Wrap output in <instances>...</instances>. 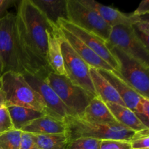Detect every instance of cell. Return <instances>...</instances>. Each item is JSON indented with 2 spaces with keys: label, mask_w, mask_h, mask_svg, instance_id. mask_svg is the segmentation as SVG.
I'll use <instances>...</instances> for the list:
<instances>
[{
  "label": "cell",
  "mask_w": 149,
  "mask_h": 149,
  "mask_svg": "<svg viewBox=\"0 0 149 149\" xmlns=\"http://www.w3.org/2000/svg\"><path fill=\"white\" fill-rule=\"evenodd\" d=\"M107 44L110 52L117 61L119 71L116 72L143 97L149 99V66L118 47Z\"/></svg>",
  "instance_id": "cell-6"
},
{
  "label": "cell",
  "mask_w": 149,
  "mask_h": 149,
  "mask_svg": "<svg viewBox=\"0 0 149 149\" xmlns=\"http://www.w3.org/2000/svg\"><path fill=\"white\" fill-rule=\"evenodd\" d=\"M132 149H149V136L134 138L130 141Z\"/></svg>",
  "instance_id": "cell-30"
},
{
  "label": "cell",
  "mask_w": 149,
  "mask_h": 149,
  "mask_svg": "<svg viewBox=\"0 0 149 149\" xmlns=\"http://www.w3.org/2000/svg\"><path fill=\"white\" fill-rule=\"evenodd\" d=\"M149 13V1L148 0H143L139 4L138 8L132 13L134 15L138 17H141Z\"/></svg>",
  "instance_id": "cell-31"
},
{
  "label": "cell",
  "mask_w": 149,
  "mask_h": 149,
  "mask_svg": "<svg viewBox=\"0 0 149 149\" xmlns=\"http://www.w3.org/2000/svg\"><path fill=\"white\" fill-rule=\"evenodd\" d=\"M20 131L36 135H65L66 126L64 121L45 115L28 123L20 129Z\"/></svg>",
  "instance_id": "cell-16"
},
{
  "label": "cell",
  "mask_w": 149,
  "mask_h": 149,
  "mask_svg": "<svg viewBox=\"0 0 149 149\" xmlns=\"http://www.w3.org/2000/svg\"><path fill=\"white\" fill-rule=\"evenodd\" d=\"M0 58L4 66V73H26L17 39L16 15L13 13H7L0 19Z\"/></svg>",
  "instance_id": "cell-4"
},
{
  "label": "cell",
  "mask_w": 149,
  "mask_h": 149,
  "mask_svg": "<svg viewBox=\"0 0 149 149\" xmlns=\"http://www.w3.org/2000/svg\"><path fill=\"white\" fill-rule=\"evenodd\" d=\"M49 22L58 26L60 19L67 20V0H31Z\"/></svg>",
  "instance_id": "cell-20"
},
{
  "label": "cell",
  "mask_w": 149,
  "mask_h": 149,
  "mask_svg": "<svg viewBox=\"0 0 149 149\" xmlns=\"http://www.w3.org/2000/svg\"><path fill=\"white\" fill-rule=\"evenodd\" d=\"M100 149H132V146L130 141L103 140Z\"/></svg>",
  "instance_id": "cell-27"
},
{
  "label": "cell",
  "mask_w": 149,
  "mask_h": 149,
  "mask_svg": "<svg viewBox=\"0 0 149 149\" xmlns=\"http://www.w3.org/2000/svg\"><path fill=\"white\" fill-rule=\"evenodd\" d=\"M15 15L17 39L26 73L51 71L47 59L46 31L52 23L31 0H21Z\"/></svg>",
  "instance_id": "cell-1"
},
{
  "label": "cell",
  "mask_w": 149,
  "mask_h": 149,
  "mask_svg": "<svg viewBox=\"0 0 149 149\" xmlns=\"http://www.w3.org/2000/svg\"><path fill=\"white\" fill-rule=\"evenodd\" d=\"M46 33L47 36V59L49 68L56 74L66 77L61 47L60 28L52 23L51 27L47 29Z\"/></svg>",
  "instance_id": "cell-13"
},
{
  "label": "cell",
  "mask_w": 149,
  "mask_h": 149,
  "mask_svg": "<svg viewBox=\"0 0 149 149\" xmlns=\"http://www.w3.org/2000/svg\"><path fill=\"white\" fill-rule=\"evenodd\" d=\"M3 107H6L5 106V94H4V91L2 90V87H1V79H0V109Z\"/></svg>",
  "instance_id": "cell-33"
},
{
  "label": "cell",
  "mask_w": 149,
  "mask_h": 149,
  "mask_svg": "<svg viewBox=\"0 0 149 149\" xmlns=\"http://www.w3.org/2000/svg\"><path fill=\"white\" fill-rule=\"evenodd\" d=\"M47 81L66 107L70 116L81 118L88 106L92 97L84 89L73 84L65 76L50 71L46 77Z\"/></svg>",
  "instance_id": "cell-5"
},
{
  "label": "cell",
  "mask_w": 149,
  "mask_h": 149,
  "mask_svg": "<svg viewBox=\"0 0 149 149\" xmlns=\"http://www.w3.org/2000/svg\"><path fill=\"white\" fill-rule=\"evenodd\" d=\"M58 26L63 28L68 31L71 32L88 47H90L95 53L97 54L100 58L106 61L113 70L117 72L119 71L117 61L108 48L106 41L91 32L75 26L68 20L60 19L58 22Z\"/></svg>",
  "instance_id": "cell-11"
},
{
  "label": "cell",
  "mask_w": 149,
  "mask_h": 149,
  "mask_svg": "<svg viewBox=\"0 0 149 149\" xmlns=\"http://www.w3.org/2000/svg\"><path fill=\"white\" fill-rule=\"evenodd\" d=\"M7 108L10 115L13 127L17 130H20L23 126L33 120L47 115L42 112L20 106H12Z\"/></svg>",
  "instance_id": "cell-21"
},
{
  "label": "cell",
  "mask_w": 149,
  "mask_h": 149,
  "mask_svg": "<svg viewBox=\"0 0 149 149\" xmlns=\"http://www.w3.org/2000/svg\"><path fill=\"white\" fill-rule=\"evenodd\" d=\"M50 71H39L35 74L26 73L23 74L28 84L34 90L45 102L52 116L59 120L64 121L70 113L63 102L47 81V76Z\"/></svg>",
  "instance_id": "cell-10"
},
{
  "label": "cell",
  "mask_w": 149,
  "mask_h": 149,
  "mask_svg": "<svg viewBox=\"0 0 149 149\" xmlns=\"http://www.w3.org/2000/svg\"><path fill=\"white\" fill-rule=\"evenodd\" d=\"M135 32L141 39L144 45L148 47L149 36V22L148 20H143L141 17L139 20L132 25Z\"/></svg>",
  "instance_id": "cell-25"
},
{
  "label": "cell",
  "mask_w": 149,
  "mask_h": 149,
  "mask_svg": "<svg viewBox=\"0 0 149 149\" xmlns=\"http://www.w3.org/2000/svg\"><path fill=\"white\" fill-rule=\"evenodd\" d=\"M66 126V135L68 141L81 138L100 140H117L130 141L135 132L120 124L90 123L79 118L68 116L64 119Z\"/></svg>",
  "instance_id": "cell-3"
},
{
  "label": "cell",
  "mask_w": 149,
  "mask_h": 149,
  "mask_svg": "<svg viewBox=\"0 0 149 149\" xmlns=\"http://www.w3.org/2000/svg\"><path fill=\"white\" fill-rule=\"evenodd\" d=\"M105 103L118 123L123 125L125 127L134 132H138L149 128L141 122L135 112L126 106H120L113 103Z\"/></svg>",
  "instance_id": "cell-19"
},
{
  "label": "cell",
  "mask_w": 149,
  "mask_h": 149,
  "mask_svg": "<svg viewBox=\"0 0 149 149\" xmlns=\"http://www.w3.org/2000/svg\"><path fill=\"white\" fill-rule=\"evenodd\" d=\"M59 28L64 39L68 42V44L71 45V47L74 49V51L87 63L89 66L93 67L96 69H106L109 70V71H115L106 61H103L97 54L95 53L90 47H88L85 44L83 43L77 36L72 34L71 32L64 29L63 28Z\"/></svg>",
  "instance_id": "cell-15"
},
{
  "label": "cell",
  "mask_w": 149,
  "mask_h": 149,
  "mask_svg": "<svg viewBox=\"0 0 149 149\" xmlns=\"http://www.w3.org/2000/svg\"><path fill=\"white\" fill-rule=\"evenodd\" d=\"M67 20L108 42L111 27L95 10L79 0H67Z\"/></svg>",
  "instance_id": "cell-7"
},
{
  "label": "cell",
  "mask_w": 149,
  "mask_h": 149,
  "mask_svg": "<svg viewBox=\"0 0 149 149\" xmlns=\"http://www.w3.org/2000/svg\"><path fill=\"white\" fill-rule=\"evenodd\" d=\"M21 131L12 130L0 134V149H20Z\"/></svg>",
  "instance_id": "cell-23"
},
{
  "label": "cell",
  "mask_w": 149,
  "mask_h": 149,
  "mask_svg": "<svg viewBox=\"0 0 149 149\" xmlns=\"http://www.w3.org/2000/svg\"><path fill=\"white\" fill-rule=\"evenodd\" d=\"M61 47L64 68L68 79L75 85L84 89L93 97H96L97 95L90 77V66L64 39L61 31Z\"/></svg>",
  "instance_id": "cell-8"
},
{
  "label": "cell",
  "mask_w": 149,
  "mask_h": 149,
  "mask_svg": "<svg viewBox=\"0 0 149 149\" xmlns=\"http://www.w3.org/2000/svg\"><path fill=\"white\" fill-rule=\"evenodd\" d=\"M107 43L118 47L149 66V49L130 25H119L111 28Z\"/></svg>",
  "instance_id": "cell-9"
},
{
  "label": "cell",
  "mask_w": 149,
  "mask_h": 149,
  "mask_svg": "<svg viewBox=\"0 0 149 149\" xmlns=\"http://www.w3.org/2000/svg\"><path fill=\"white\" fill-rule=\"evenodd\" d=\"M3 74H4V66H3L2 61H1V58H0V77H1Z\"/></svg>",
  "instance_id": "cell-34"
},
{
  "label": "cell",
  "mask_w": 149,
  "mask_h": 149,
  "mask_svg": "<svg viewBox=\"0 0 149 149\" xmlns=\"http://www.w3.org/2000/svg\"><path fill=\"white\" fill-rule=\"evenodd\" d=\"M79 119L90 123L105 125L118 123L106 103L97 96L92 99Z\"/></svg>",
  "instance_id": "cell-17"
},
{
  "label": "cell",
  "mask_w": 149,
  "mask_h": 149,
  "mask_svg": "<svg viewBox=\"0 0 149 149\" xmlns=\"http://www.w3.org/2000/svg\"><path fill=\"white\" fill-rule=\"evenodd\" d=\"M100 140L94 138H77L68 141L67 149H100Z\"/></svg>",
  "instance_id": "cell-24"
},
{
  "label": "cell",
  "mask_w": 149,
  "mask_h": 149,
  "mask_svg": "<svg viewBox=\"0 0 149 149\" xmlns=\"http://www.w3.org/2000/svg\"><path fill=\"white\" fill-rule=\"evenodd\" d=\"M15 2V0H0V19L7 14V10Z\"/></svg>",
  "instance_id": "cell-32"
},
{
  "label": "cell",
  "mask_w": 149,
  "mask_h": 149,
  "mask_svg": "<svg viewBox=\"0 0 149 149\" xmlns=\"http://www.w3.org/2000/svg\"><path fill=\"white\" fill-rule=\"evenodd\" d=\"M79 1L81 4L95 10L111 28L119 25L132 26L134 23L141 18V17L134 15L132 13L126 14L120 12L117 9L113 8L109 6L103 5L94 0H79Z\"/></svg>",
  "instance_id": "cell-14"
},
{
  "label": "cell",
  "mask_w": 149,
  "mask_h": 149,
  "mask_svg": "<svg viewBox=\"0 0 149 149\" xmlns=\"http://www.w3.org/2000/svg\"><path fill=\"white\" fill-rule=\"evenodd\" d=\"M20 149H41L33 134L21 132Z\"/></svg>",
  "instance_id": "cell-29"
},
{
  "label": "cell",
  "mask_w": 149,
  "mask_h": 149,
  "mask_svg": "<svg viewBox=\"0 0 149 149\" xmlns=\"http://www.w3.org/2000/svg\"><path fill=\"white\" fill-rule=\"evenodd\" d=\"M98 72L111 84L116 90L126 107L135 112L140 102L144 97L132 88L119 75L116 71L97 69Z\"/></svg>",
  "instance_id": "cell-12"
},
{
  "label": "cell",
  "mask_w": 149,
  "mask_h": 149,
  "mask_svg": "<svg viewBox=\"0 0 149 149\" xmlns=\"http://www.w3.org/2000/svg\"><path fill=\"white\" fill-rule=\"evenodd\" d=\"M33 135L41 149H67L68 141L65 134Z\"/></svg>",
  "instance_id": "cell-22"
},
{
  "label": "cell",
  "mask_w": 149,
  "mask_h": 149,
  "mask_svg": "<svg viewBox=\"0 0 149 149\" xmlns=\"http://www.w3.org/2000/svg\"><path fill=\"white\" fill-rule=\"evenodd\" d=\"M15 130L7 107L0 109V134Z\"/></svg>",
  "instance_id": "cell-28"
},
{
  "label": "cell",
  "mask_w": 149,
  "mask_h": 149,
  "mask_svg": "<svg viewBox=\"0 0 149 149\" xmlns=\"http://www.w3.org/2000/svg\"><path fill=\"white\" fill-rule=\"evenodd\" d=\"M5 94V106L33 109L53 117L41 96L28 84L23 74L7 71L0 77Z\"/></svg>",
  "instance_id": "cell-2"
},
{
  "label": "cell",
  "mask_w": 149,
  "mask_h": 149,
  "mask_svg": "<svg viewBox=\"0 0 149 149\" xmlns=\"http://www.w3.org/2000/svg\"><path fill=\"white\" fill-rule=\"evenodd\" d=\"M135 114L146 127H149V99L143 97L135 111Z\"/></svg>",
  "instance_id": "cell-26"
},
{
  "label": "cell",
  "mask_w": 149,
  "mask_h": 149,
  "mask_svg": "<svg viewBox=\"0 0 149 149\" xmlns=\"http://www.w3.org/2000/svg\"><path fill=\"white\" fill-rule=\"evenodd\" d=\"M90 74L97 97L104 103H113L126 106L113 86L98 72L97 69L90 66Z\"/></svg>",
  "instance_id": "cell-18"
}]
</instances>
